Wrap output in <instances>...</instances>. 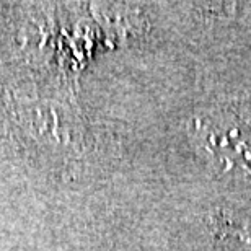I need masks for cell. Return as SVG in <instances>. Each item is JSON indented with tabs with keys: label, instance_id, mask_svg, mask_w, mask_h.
<instances>
[{
	"label": "cell",
	"instance_id": "obj_1",
	"mask_svg": "<svg viewBox=\"0 0 251 251\" xmlns=\"http://www.w3.org/2000/svg\"><path fill=\"white\" fill-rule=\"evenodd\" d=\"M196 134L222 172L251 179V121L233 113H217L196 119Z\"/></svg>",
	"mask_w": 251,
	"mask_h": 251
},
{
	"label": "cell",
	"instance_id": "obj_2",
	"mask_svg": "<svg viewBox=\"0 0 251 251\" xmlns=\"http://www.w3.org/2000/svg\"><path fill=\"white\" fill-rule=\"evenodd\" d=\"M214 232L232 251H251V225L222 214L215 219Z\"/></svg>",
	"mask_w": 251,
	"mask_h": 251
}]
</instances>
